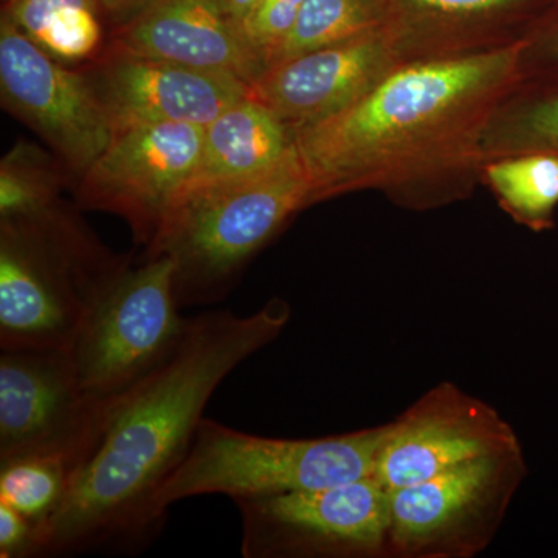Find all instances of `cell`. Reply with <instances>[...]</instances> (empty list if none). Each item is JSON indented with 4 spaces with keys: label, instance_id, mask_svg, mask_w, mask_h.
Instances as JSON below:
<instances>
[{
    "label": "cell",
    "instance_id": "obj_1",
    "mask_svg": "<svg viewBox=\"0 0 558 558\" xmlns=\"http://www.w3.org/2000/svg\"><path fill=\"white\" fill-rule=\"evenodd\" d=\"M289 318L281 300L252 315L219 310L190 318L175 354L109 403L94 450L39 529L36 557L134 553L156 538L165 521L154 501L189 453L209 399Z\"/></svg>",
    "mask_w": 558,
    "mask_h": 558
},
{
    "label": "cell",
    "instance_id": "obj_2",
    "mask_svg": "<svg viewBox=\"0 0 558 558\" xmlns=\"http://www.w3.org/2000/svg\"><path fill=\"white\" fill-rule=\"evenodd\" d=\"M312 199L314 182L295 146L263 174L180 191L149 256L174 259L180 307L216 303L248 259Z\"/></svg>",
    "mask_w": 558,
    "mask_h": 558
},
{
    "label": "cell",
    "instance_id": "obj_3",
    "mask_svg": "<svg viewBox=\"0 0 558 558\" xmlns=\"http://www.w3.org/2000/svg\"><path fill=\"white\" fill-rule=\"evenodd\" d=\"M126 269L58 205L35 218L2 220L0 349L72 348L92 310Z\"/></svg>",
    "mask_w": 558,
    "mask_h": 558
},
{
    "label": "cell",
    "instance_id": "obj_4",
    "mask_svg": "<svg viewBox=\"0 0 558 558\" xmlns=\"http://www.w3.org/2000/svg\"><path fill=\"white\" fill-rule=\"evenodd\" d=\"M512 58L510 51H498L399 70L348 108L296 131L314 199L341 189L405 140L435 126L495 83Z\"/></svg>",
    "mask_w": 558,
    "mask_h": 558
},
{
    "label": "cell",
    "instance_id": "obj_5",
    "mask_svg": "<svg viewBox=\"0 0 558 558\" xmlns=\"http://www.w3.org/2000/svg\"><path fill=\"white\" fill-rule=\"evenodd\" d=\"M388 429L323 439H275L204 417L189 453L160 488L154 508L167 521L172 505L201 495H227L240 501L365 478L374 475Z\"/></svg>",
    "mask_w": 558,
    "mask_h": 558
},
{
    "label": "cell",
    "instance_id": "obj_6",
    "mask_svg": "<svg viewBox=\"0 0 558 558\" xmlns=\"http://www.w3.org/2000/svg\"><path fill=\"white\" fill-rule=\"evenodd\" d=\"M174 279L171 256H149L128 267L92 310L70 348L92 399L112 402L175 354L190 318L179 314Z\"/></svg>",
    "mask_w": 558,
    "mask_h": 558
},
{
    "label": "cell",
    "instance_id": "obj_7",
    "mask_svg": "<svg viewBox=\"0 0 558 558\" xmlns=\"http://www.w3.org/2000/svg\"><path fill=\"white\" fill-rule=\"evenodd\" d=\"M109 403L86 395L70 349L2 351L0 462L61 454L81 468L101 436Z\"/></svg>",
    "mask_w": 558,
    "mask_h": 558
},
{
    "label": "cell",
    "instance_id": "obj_8",
    "mask_svg": "<svg viewBox=\"0 0 558 558\" xmlns=\"http://www.w3.org/2000/svg\"><path fill=\"white\" fill-rule=\"evenodd\" d=\"M0 95L3 108L28 124L78 178L116 135L108 109L84 70L53 60L3 14Z\"/></svg>",
    "mask_w": 558,
    "mask_h": 558
},
{
    "label": "cell",
    "instance_id": "obj_9",
    "mask_svg": "<svg viewBox=\"0 0 558 558\" xmlns=\"http://www.w3.org/2000/svg\"><path fill=\"white\" fill-rule=\"evenodd\" d=\"M202 145L204 128L196 124L120 128L105 153L81 175V205L116 213L128 220L140 242L149 245L196 172Z\"/></svg>",
    "mask_w": 558,
    "mask_h": 558
},
{
    "label": "cell",
    "instance_id": "obj_10",
    "mask_svg": "<svg viewBox=\"0 0 558 558\" xmlns=\"http://www.w3.org/2000/svg\"><path fill=\"white\" fill-rule=\"evenodd\" d=\"M245 558L374 549L391 531L389 492L374 475L318 490L240 499Z\"/></svg>",
    "mask_w": 558,
    "mask_h": 558
},
{
    "label": "cell",
    "instance_id": "obj_11",
    "mask_svg": "<svg viewBox=\"0 0 558 558\" xmlns=\"http://www.w3.org/2000/svg\"><path fill=\"white\" fill-rule=\"evenodd\" d=\"M84 73L116 131L145 123L205 128L250 95V84L231 73L142 57L109 44Z\"/></svg>",
    "mask_w": 558,
    "mask_h": 558
},
{
    "label": "cell",
    "instance_id": "obj_12",
    "mask_svg": "<svg viewBox=\"0 0 558 558\" xmlns=\"http://www.w3.org/2000/svg\"><path fill=\"white\" fill-rule=\"evenodd\" d=\"M385 44L377 31L290 58L264 70L250 94L288 123L304 130L348 108L379 78Z\"/></svg>",
    "mask_w": 558,
    "mask_h": 558
},
{
    "label": "cell",
    "instance_id": "obj_13",
    "mask_svg": "<svg viewBox=\"0 0 558 558\" xmlns=\"http://www.w3.org/2000/svg\"><path fill=\"white\" fill-rule=\"evenodd\" d=\"M109 46L220 70L248 84L264 72L220 0H148L131 21L112 28Z\"/></svg>",
    "mask_w": 558,
    "mask_h": 558
},
{
    "label": "cell",
    "instance_id": "obj_14",
    "mask_svg": "<svg viewBox=\"0 0 558 558\" xmlns=\"http://www.w3.org/2000/svg\"><path fill=\"white\" fill-rule=\"evenodd\" d=\"M295 146L292 128L250 94L204 128L201 161L185 189L263 174Z\"/></svg>",
    "mask_w": 558,
    "mask_h": 558
},
{
    "label": "cell",
    "instance_id": "obj_15",
    "mask_svg": "<svg viewBox=\"0 0 558 558\" xmlns=\"http://www.w3.org/2000/svg\"><path fill=\"white\" fill-rule=\"evenodd\" d=\"M490 454V444L475 428L444 418H416L389 427L374 478L392 492Z\"/></svg>",
    "mask_w": 558,
    "mask_h": 558
},
{
    "label": "cell",
    "instance_id": "obj_16",
    "mask_svg": "<svg viewBox=\"0 0 558 558\" xmlns=\"http://www.w3.org/2000/svg\"><path fill=\"white\" fill-rule=\"evenodd\" d=\"M494 472L490 454L389 492L391 531L396 539L416 545L442 532L483 497Z\"/></svg>",
    "mask_w": 558,
    "mask_h": 558
},
{
    "label": "cell",
    "instance_id": "obj_17",
    "mask_svg": "<svg viewBox=\"0 0 558 558\" xmlns=\"http://www.w3.org/2000/svg\"><path fill=\"white\" fill-rule=\"evenodd\" d=\"M100 13L97 0H17L2 11L61 64L92 61L101 53Z\"/></svg>",
    "mask_w": 558,
    "mask_h": 558
},
{
    "label": "cell",
    "instance_id": "obj_18",
    "mask_svg": "<svg viewBox=\"0 0 558 558\" xmlns=\"http://www.w3.org/2000/svg\"><path fill=\"white\" fill-rule=\"evenodd\" d=\"M384 11V0H304L269 68L377 31Z\"/></svg>",
    "mask_w": 558,
    "mask_h": 558
},
{
    "label": "cell",
    "instance_id": "obj_19",
    "mask_svg": "<svg viewBox=\"0 0 558 558\" xmlns=\"http://www.w3.org/2000/svg\"><path fill=\"white\" fill-rule=\"evenodd\" d=\"M78 469V461L61 454H31L0 462V502L40 529L60 510Z\"/></svg>",
    "mask_w": 558,
    "mask_h": 558
},
{
    "label": "cell",
    "instance_id": "obj_20",
    "mask_svg": "<svg viewBox=\"0 0 558 558\" xmlns=\"http://www.w3.org/2000/svg\"><path fill=\"white\" fill-rule=\"evenodd\" d=\"M488 178L510 207L545 222L558 205V156L531 154L488 168Z\"/></svg>",
    "mask_w": 558,
    "mask_h": 558
},
{
    "label": "cell",
    "instance_id": "obj_21",
    "mask_svg": "<svg viewBox=\"0 0 558 558\" xmlns=\"http://www.w3.org/2000/svg\"><path fill=\"white\" fill-rule=\"evenodd\" d=\"M43 160L31 149L17 146L0 168V218L20 220L35 218L57 205V186L49 180Z\"/></svg>",
    "mask_w": 558,
    "mask_h": 558
},
{
    "label": "cell",
    "instance_id": "obj_22",
    "mask_svg": "<svg viewBox=\"0 0 558 558\" xmlns=\"http://www.w3.org/2000/svg\"><path fill=\"white\" fill-rule=\"evenodd\" d=\"M413 16L436 21H484L558 5V0H387Z\"/></svg>",
    "mask_w": 558,
    "mask_h": 558
},
{
    "label": "cell",
    "instance_id": "obj_23",
    "mask_svg": "<svg viewBox=\"0 0 558 558\" xmlns=\"http://www.w3.org/2000/svg\"><path fill=\"white\" fill-rule=\"evenodd\" d=\"M304 0H259L241 24V35L260 65L269 68L282 40L292 31Z\"/></svg>",
    "mask_w": 558,
    "mask_h": 558
},
{
    "label": "cell",
    "instance_id": "obj_24",
    "mask_svg": "<svg viewBox=\"0 0 558 558\" xmlns=\"http://www.w3.org/2000/svg\"><path fill=\"white\" fill-rule=\"evenodd\" d=\"M520 128L535 153L558 156V90L532 102L521 116Z\"/></svg>",
    "mask_w": 558,
    "mask_h": 558
},
{
    "label": "cell",
    "instance_id": "obj_25",
    "mask_svg": "<svg viewBox=\"0 0 558 558\" xmlns=\"http://www.w3.org/2000/svg\"><path fill=\"white\" fill-rule=\"evenodd\" d=\"M38 535L39 529L36 524L5 502H0V557H36Z\"/></svg>",
    "mask_w": 558,
    "mask_h": 558
},
{
    "label": "cell",
    "instance_id": "obj_26",
    "mask_svg": "<svg viewBox=\"0 0 558 558\" xmlns=\"http://www.w3.org/2000/svg\"><path fill=\"white\" fill-rule=\"evenodd\" d=\"M97 2L102 13L112 22L113 27H119L131 21L148 0H97Z\"/></svg>",
    "mask_w": 558,
    "mask_h": 558
},
{
    "label": "cell",
    "instance_id": "obj_27",
    "mask_svg": "<svg viewBox=\"0 0 558 558\" xmlns=\"http://www.w3.org/2000/svg\"><path fill=\"white\" fill-rule=\"evenodd\" d=\"M220 2L231 21L238 25V28H241L242 22L247 20L248 14L258 5L259 0H220Z\"/></svg>",
    "mask_w": 558,
    "mask_h": 558
},
{
    "label": "cell",
    "instance_id": "obj_28",
    "mask_svg": "<svg viewBox=\"0 0 558 558\" xmlns=\"http://www.w3.org/2000/svg\"><path fill=\"white\" fill-rule=\"evenodd\" d=\"M543 43H545V49L548 51L550 60H553L558 69V14L556 20L550 22L548 33H546Z\"/></svg>",
    "mask_w": 558,
    "mask_h": 558
},
{
    "label": "cell",
    "instance_id": "obj_29",
    "mask_svg": "<svg viewBox=\"0 0 558 558\" xmlns=\"http://www.w3.org/2000/svg\"><path fill=\"white\" fill-rule=\"evenodd\" d=\"M14 2H17V0H3V3H5V5H10V3Z\"/></svg>",
    "mask_w": 558,
    "mask_h": 558
}]
</instances>
